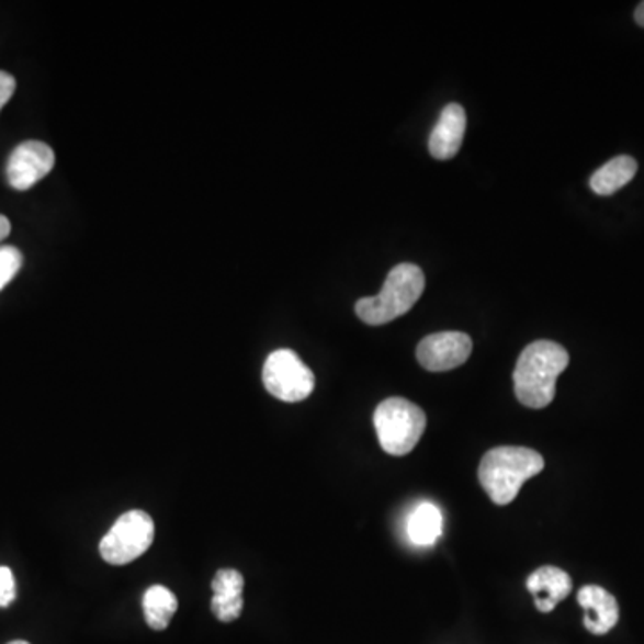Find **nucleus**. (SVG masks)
Wrapping results in <instances>:
<instances>
[{"mask_svg":"<svg viewBox=\"0 0 644 644\" xmlns=\"http://www.w3.org/2000/svg\"><path fill=\"white\" fill-rule=\"evenodd\" d=\"M8 644H31V643H27V641H11V643H8Z\"/></svg>","mask_w":644,"mask_h":644,"instance_id":"nucleus-21","label":"nucleus"},{"mask_svg":"<svg viewBox=\"0 0 644 644\" xmlns=\"http://www.w3.org/2000/svg\"><path fill=\"white\" fill-rule=\"evenodd\" d=\"M16 90V81L11 74L0 70V110L10 102Z\"/></svg>","mask_w":644,"mask_h":644,"instance_id":"nucleus-18","label":"nucleus"},{"mask_svg":"<svg viewBox=\"0 0 644 644\" xmlns=\"http://www.w3.org/2000/svg\"><path fill=\"white\" fill-rule=\"evenodd\" d=\"M473 351L470 335L461 331H442L428 335L417 346V360L431 373H444L461 368L467 362Z\"/></svg>","mask_w":644,"mask_h":644,"instance_id":"nucleus-7","label":"nucleus"},{"mask_svg":"<svg viewBox=\"0 0 644 644\" xmlns=\"http://www.w3.org/2000/svg\"><path fill=\"white\" fill-rule=\"evenodd\" d=\"M578 603L584 609V625L595 635H606L620 621V606L611 592L600 586L581 587Z\"/></svg>","mask_w":644,"mask_h":644,"instance_id":"nucleus-9","label":"nucleus"},{"mask_svg":"<svg viewBox=\"0 0 644 644\" xmlns=\"http://www.w3.org/2000/svg\"><path fill=\"white\" fill-rule=\"evenodd\" d=\"M567 364L569 354L557 342L538 340L527 346L513 369V391L519 403L529 408L547 407Z\"/></svg>","mask_w":644,"mask_h":644,"instance_id":"nucleus-1","label":"nucleus"},{"mask_svg":"<svg viewBox=\"0 0 644 644\" xmlns=\"http://www.w3.org/2000/svg\"><path fill=\"white\" fill-rule=\"evenodd\" d=\"M527 589L532 592L539 611L552 612L572 592L573 580L561 567L543 566L530 575Z\"/></svg>","mask_w":644,"mask_h":644,"instance_id":"nucleus-11","label":"nucleus"},{"mask_svg":"<svg viewBox=\"0 0 644 644\" xmlns=\"http://www.w3.org/2000/svg\"><path fill=\"white\" fill-rule=\"evenodd\" d=\"M425 272L414 263H399L388 272L379 296L362 297L354 312L365 325L382 326L407 314L425 292Z\"/></svg>","mask_w":644,"mask_h":644,"instance_id":"nucleus-3","label":"nucleus"},{"mask_svg":"<svg viewBox=\"0 0 644 644\" xmlns=\"http://www.w3.org/2000/svg\"><path fill=\"white\" fill-rule=\"evenodd\" d=\"M155 541V521L144 510H129L116 519L99 546L101 557L113 566H126L142 557Z\"/></svg>","mask_w":644,"mask_h":644,"instance_id":"nucleus-5","label":"nucleus"},{"mask_svg":"<svg viewBox=\"0 0 644 644\" xmlns=\"http://www.w3.org/2000/svg\"><path fill=\"white\" fill-rule=\"evenodd\" d=\"M635 22H637V24L641 25V27H644V2H641L640 5H637V10H635Z\"/></svg>","mask_w":644,"mask_h":644,"instance_id":"nucleus-20","label":"nucleus"},{"mask_svg":"<svg viewBox=\"0 0 644 644\" xmlns=\"http://www.w3.org/2000/svg\"><path fill=\"white\" fill-rule=\"evenodd\" d=\"M10 218L5 217V215L0 214V242H2V240H4L5 237H10Z\"/></svg>","mask_w":644,"mask_h":644,"instance_id":"nucleus-19","label":"nucleus"},{"mask_svg":"<svg viewBox=\"0 0 644 644\" xmlns=\"http://www.w3.org/2000/svg\"><path fill=\"white\" fill-rule=\"evenodd\" d=\"M178 611V598L163 586H152L144 595V615L152 630H166Z\"/></svg>","mask_w":644,"mask_h":644,"instance_id":"nucleus-15","label":"nucleus"},{"mask_svg":"<svg viewBox=\"0 0 644 644\" xmlns=\"http://www.w3.org/2000/svg\"><path fill=\"white\" fill-rule=\"evenodd\" d=\"M24 263V257L19 249L13 246H2L0 248V291H4L5 285L16 276L20 267Z\"/></svg>","mask_w":644,"mask_h":644,"instance_id":"nucleus-16","label":"nucleus"},{"mask_svg":"<svg viewBox=\"0 0 644 644\" xmlns=\"http://www.w3.org/2000/svg\"><path fill=\"white\" fill-rule=\"evenodd\" d=\"M442 523L444 519L439 507L425 501L417 505L416 510L410 513L407 524L408 538L417 546H431L437 543V539L441 538Z\"/></svg>","mask_w":644,"mask_h":644,"instance_id":"nucleus-14","label":"nucleus"},{"mask_svg":"<svg viewBox=\"0 0 644 644\" xmlns=\"http://www.w3.org/2000/svg\"><path fill=\"white\" fill-rule=\"evenodd\" d=\"M544 470L538 451L521 447H501L487 451L479 462L478 479L496 505H509L518 498L524 482Z\"/></svg>","mask_w":644,"mask_h":644,"instance_id":"nucleus-2","label":"nucleus"},{"mask_svg":"<svg viewBox=\"0 0 644 644\" xmlns=\"http://www.w3.org/2000/svg\"><path fill=\"white\" fill-rule=\"evenodd\" d=\"M15 577L10 567H0V607H10L15 600Z\"/></svg>","mask_w":644,"mask_h":644,"instance_id":"nucleus-17","label":"nucleus"},{"mask_svg":"<svg viewBox=\"0 0 644 644\" xmlns=\"http://www.w3.org/2000/svg\"><path fill=\"white\" fill-rule=\"evenodd\" d=\"M56 163V156L45 142L27 140L22 142L11 152L5 174L13 189L19 192L33 189L34 184L44 180Z\"/></svg>","mask_w":644,"mask_h":644,"instance_id":"nucleus-8","label":"nucleus"},{"mask_svg":"<svg viewBox=\"0 0 644 644\" xmlns=\"http://www.w3.org/2000/svg\"><path fill=\"white\" fill-rule=\"evenodd\" d=\"M465 112L461 104H448L431 132L428 147L437 160H451L461 150L465 133Z\"/></svg>","mask_w":644,"mask_h":644,"instance_id":"nucleus-10","label":"nucleus"},{"mask_svg":"<svg viewBox=\"0 0 644 644\" xmlns=\"http://www.w3.org/2000/svg\"><path fill=\"white\" fill-rule=\"evenodd\" d=\"M212 611L223 623L238 620L244 609V577L237 569H221L212 581Z\"/></svg>","mask_w":644,"mask_h":644,"instance_id":"nucleus-12","label":"nucleus"},{"mask_svg":"<svg viewBox=\"0 0 644 644\" xmlns=\"http://www.w3.org/2000/svg\"><path fill=\"white\" fill-rule=\"evenodd\" d=\"M262 376L267 393L281 402H303L314 393V373L292 349H278L269 354Z\"/></svg>","mask_w":644,"mask_h":644,"instance_id":"nucleus-6","label":"nucleus"},{"mask_svg":"<svg viewBox=\"0 0 644 644\" xmlns=\"http://www.w3.org/2000/svg\"><path fill=\"white\" fill-rule=\"evenodd\" d=\"M635 172H637V161L632 156H615L611 161H607L606 166L596 170L589 180V187L595 194L612 195L634 180Z\"/></svg>","mask_w":644,"mask_h":644,"instance_id":"nucleus-13","label":"nucleus"},{"mask_svg":"<svg viewBox=\"0 0 644 644\" xmlns=\"http://www.w3.org/2000/svg\"><path fill=\"white\" fill-rule=\"evenodd\" d=\"M380 447L393 456L408 455L427 430V416L405 397H388L374 413Z\"/></svg>","mask_w":644,"mask_h":644,"instance_id":"nucleus-4","label":"nucleus"}]
</instances>
